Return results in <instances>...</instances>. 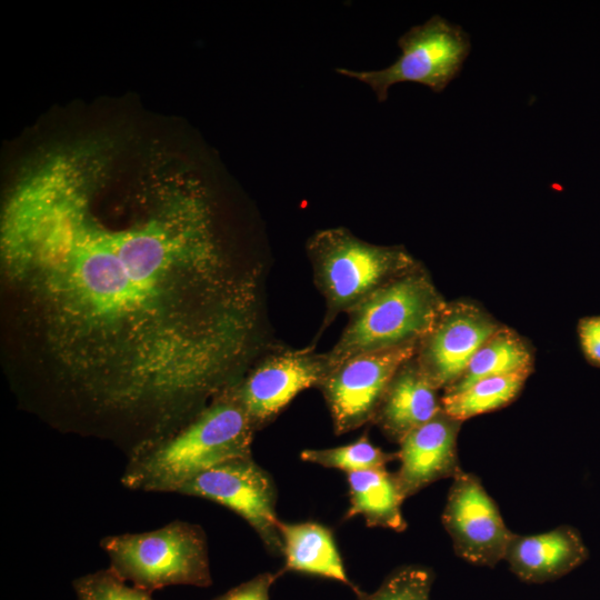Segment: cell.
<instances>
[{
	"mask_svg": "<svg viewBox=\"0 0 600 600\" xmlns=\"http://www.w3.org/2000/svg\"><path fill=\"white\" fill-rule=\"evenodd\" d=\"M99 181L76 153L26 174L3 209V272L74 399L158 438L258 356L257 280L193 183L110 198Z\"/></svg>",
	"mask_w": 600,
	"mask_h": 600,
	"instance_id": "1",
	"label": "cell"
},
{
	"mask_svg": "<svg viewBox=\"0 0 600 600\" xmlns=\"http://www.w3.org/2000/svg\"><path fill=\"white\" fill-rule=\"evenodd\" d=\"M256 431L227 389L189 422L129 456L121 483L136 491L178 493L209 469L252 457Z\"/></svg>",
	"mask_w": 600,
	"mask_h": 600,
	"instance_id": "2",
	"label": "cell"
},
{
	"mask_svg": "<svg viewBox=\"0 0 600 600\" xmlns=\"http://www.w3.org/2000/svg\"><path fill=\"white\" fill-rule=\"evenodd\" d=\"M446 304L420 266L392 279L347 313L346 328L327 351L331 367L358 353L419 343Z\"/></svg>",
	"mask_w": 600,
	"mask_h": 600,
	"instance_id": "3",
	"label": "cell"
},
{
	"mask_svg": "<svg viewBox=\"0 0 600 600\" xmlns=\"http://www.w3.org/2000/svg\"><path fill=\"white\" fill-rule=\"evenodd\" d=\"M306 248L326 303L318 336L340 313H348L377 289L419 266L402 247L367 242L344 227L314 232Z\"/></svg>",
	"mask_w": 600,
	"mask_h": 600,
	"instance_id": "4",
	"label": "cell"
},
{
	"mask_svg": "<svg viewBox=\"0 0 600 600\" xmlns=\"http://www.w3.org/2000/svg\"><path fill=\"white\" fill-rule=\"evenodd\" d=\"M100 547L112 571L150 593L212 584L207 536L199 524L176 520L151 531L104 537Z\"/></svg>",
	"mask_w": 600,
	"mask_h": 600,
	"instance_id": "5",
	"label": "cell"
},
{
	"mask_svg": "<svg viewBox=\"0 0 600 600\" xmlns=\"http://www.w3.org/2000/svg\"><path fill=\"white\" fill-rule=\"evenodd\" d=\"M398 46L401 54L387 68L372 71L337 68L336 71L368 84L380 102L387 100L390 87L404 81L427 86L439 93L461 71L471 42L460 26L434 14L404 32Z\"/></svg>",
	"mask_w": 600,
	"mask_h": 600,
	"instance_id": "6",
	"label": "cell"
},
{
	"mask_svg": "<svg viewBox=\"0 0 600 600\" xmlns=\"http://www.w3.org/2000/svg\"><path fill=\"white\" fill-rule=\"evenodd\" d=\"M419 343L362 352L334 363L319 386L340 436L373 421L387 388Z\"/></svg>",
	"mask_w": 600,
	"mask_h": 600,
	"instance_id": "7",
	"label": "cell"
},
{
	"mask_svg": "<svg viewBox=\"0 0 600 600\" xmlns=\"http://www.w3.org/2000/svg\"><path fill=\"white\" fill-rule=\"evenodd\" d=\"M331 369L327 352L314 347L272 348L230 392L258 431L270 423L301 391L319 388Z\"/></svg>",
	"mask_w": 600,
	"mask_h": 600,
	"instance_id": "8",
	"label": "cell"
},
{
	"mask_svg": "<svg viewBox=\"0 0 600 600\" xmlns=\"http://www.w3.org/2000/svg\"><path fill=\"white\" fill-rule=\"evenodd\" d=\"M178 493L207 499L232 510L254 530L267 550L282 554L276 484L252 457L209 469L184 483Z\"/></svg>",
	"mask_w": 600,
	"mask_h": 600,
	"instance_id": "9",
	"label": "cell"
},
{
	"mask_svg": "<svg viewBox=\"0 0 600 600\" xmlns=\"http://www.w3.org/2000/svg\"><path fill=\"white\" fill-rule=\"evenodd\" d=\"M442 524L460 558L490 568L504 559L513 534L481 480L464 471L453 478Z\"/></svg>",
	"mask_w": 600,
	"mask_h": 600,
	"instance_id": "10",
	"label": "cell"
},
{
	"mask_svg": "<svg viewBox=\"0 0 600 600\" xmlns=\"http://www.w3.org/2000/svg\"><path fill=\"white\" fill-rule=\"evenodd\" d=\"M499 328L472 304H446L432 329L419 342L414 358L431 383L438 390H446L459 380L477 350Z\"/></svg>",
	"mask_w": 600,
	"mask_h": 600,
	"instance_id": "11",
	"label": "cell"
},
{
	"mask_svg": "<svg viewBox=\"0 0 600 600\" xmlns=\"http://www.w3.org/2000/svg\"><path fill=\"white\" fill-rule=\"evenodd\" d=\"M460 426L461 421L441 410L398 442L400 466L394 474L404 499L462 471L457 452Z\"/></svg>",
	"mask_w": 600,
	"mask_h": 600,
	"instance_id": "12",
	"label": "cell"
},
{
	"mask_svg": "<svg viewBox=\"0 0 600 600\" xmlns=\"http://www.w3.org/2000/svg\"><path fill=\"white\" fill-rule=\"evenodd\" d=\"M588 558L589 550L579 531L563 524L538 534L513 533L503 560L520 580L544 583L570 573Z\"/></svg>",
	"mask_w": 600,
	"mask_h": 600,
	"instance_id": "13",
	"label": "cell"
},
{
	"mask_svg": "<svg viewBox=\"0 0 600 600\" xmlns=\"http://www.w3.org/2000/svg\"><path fill=\"white\" fill-rule=\"evenodd\" d=\"M414 357L393 376L372 421L387 438L396 442L442 410L438 389Z\"/></svg>",
	"mask_w": 600,
	"mask_h": 600,
	"instance_id": "14",
	"label": "cell"
},
{
	"mask_svg": "<svg viewBox=\"0 0 600 600\" xmlns=\"http://www.w3.org/2000/svg\"><path fill=\"white\" fill-rule=\"evenodd\" d=\"M284 566L282 572H299L341 582L358 596L349 579L332 531L313 521L279 523Z\"/></svg>",
	"mask_w": 600,
	"mask_h": 600,
	"instance_id": "15",
	"label": "cell"
},
{
	"mask_svg": "<svg viewBox=\"0 0 600 600\" xmlns=\"http://www.w3.org/2000/svg\"><path fill=\"white\" fill-rule=\"evenodd\" d=\"M349 508L346 519L360 516L368 527L402 532L407 528L401 511L406 500L394 472L386 468L347 473Z\"/></svg>",
	"mask_w": 600,
	"mask_h": 600,
	"instance_id": "16",
	"label": "cell"
},
{
	"mask_svg": "<svg viewBox=\"0 0 600 600\" xmlns=\"http://www.w3.org/2000/svg\"><path fill=\"white\" fill-rule=\"evenodd\" d=\"M530 372L531 368H526L480 379L459 392H444L441 398L442 410L461 422L498 410L516 399Z\"/></svg>",
	"mask_w": 600,
	"mask_h": 600,
	"instance_id": "17",
	"label": "cell"
},
{
	"mask_svg": "<svg viewBox=\"0 0 600 600\" xmlns=\"http://www.w3.org/2000/svg\"><path fill=\"white\" fill-rule=\"evenodd\" d=\"M531 353L522 339L500 327L474 353L466 371L444 392H459L476 381L531 368Z\"/></svg>",
	"mask_w": 600,
	"mask_h": 600,
	"instance_id": "18",
	"label": "cell"
},
{
	"mask_svg": "<svg viewBox=\"0 0 600 600\" xmlns=\"http://www.w3.org/2000/svg\"><path fill=\"white\" fill-rule=\"evenodd\" d=\"M300 458L306 462L350 473L386 468L387 463L398 459V456L374 446L364 433L349 444L302 450Z\"/></svg>",
	"mask_w": 600,
	"mask_h": 600,
	"instance_id": "19",
	"label": "cell"
},
{
	"mask_svg": "<svg viewBox=\"0 0 600 600\" xmlns=\"http://www.w3.org/2000/svg\"><path fill=\"white\" fill-rule=\"evenodd\" d=\"M432 571L421 566H403L388 574L371 593L361 591L357 600H430Z\"/></svg>",
	"mask_w": 600,
	"mask_h": 600,
	"instance_id": "20",
	"label": "cell"
},
{
	"mask_svg": "<svg viewBox=\"0 0 600 600\" xmlns=\"http://www.w3.org/2000/svg\"><path fill=\"white\" fill-rule=\"evenodd\" d=\"M72 587L77 600H153L150 592L129 586L110 568L77 578Z\"/></svg>",
	"mask_w": 600,
	"mask_h": 600,
	"instance_id": "21",
	"label": "cell"
},
{
	"mask_svg": "<svg viewBox=\"0 0 600 600\" xmlns=\"http://www.w3.org/2000/svg\"><path fill=\"white\" fill-rule=\"evenodd\" d=\"M281 573L263 572L213 600H270V589Z\"/></svg>",
	"mask_w": 600,
	"mask_h": 600,
	"instance_id": "22",
	"label": "cell"
},
{
	"mask_svg": "<svg viewBox=\"0 0 600 600\" xmlns=\"http://www.w3.org/2000/svg\"><path fill=\"white\" fill-rule=\"evenodd\" d=\"M577 331L586 360L600 368V316L581 318Z\"/></svg>",
	"mask_w": 600,
	"mask_h": 600,
	"instance_id": "23",
	"label": "cell"
}]
</instances>
